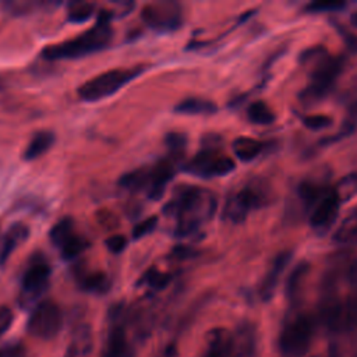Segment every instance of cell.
Returning <instances> with one entry per match:
<instances>
[{"label":"cell","instance_id":"cell-1","mask_svg":"<svg viewBox=\"0 0 357 357\" xmlns=\"http://www.w3.org/2000/svg\"><path fill=\"white\" fill-rule=\"evenodd\" d=\"M163 211L176 218V236L187 237L213 216L216 198L208 188L184 185L178 188Z\"/></svg>","mask_w":357,"mask_h":357},{"label":"cell","instance_id":"cell-19","mask_svg":"<svg viewBox=\"0 0 357 357\" xmlns=\"http://www.w3.org/2000/svg\"><path fill=\"white\" fill-rule=\"evenodd\" d=\"M233 152L241 162L254 160L264 149V144L251 137H238L233 141Z\"/></svg>","mask_w":357,"mask_h":357},{"label":"cell","instance_id":"cell-24","mask_svg":"<svg viewBox=\"0 0 357 357\" xmlns=\"http://www.w3.org/2000/svg\"><path fill=\"white\" fill-rule=\"evenodd\" d=\"M357 240V211L351 212L343 219L336 231L333 233V241L339 244H347Z\"/></svg>","mask_w":357,"mask_h":357},{"label":"cell","instance_id":"cell-20","mask_svg":"<svg viewBox=\"0 0 357 357\" xmlns=\"http://www.w3.org/2000/svg\"><path fill=\"white\" fill-rule=\"evenodd\" d=\"M128 343L123 326L114 325L107 336L105 357H127Z\"/></svg>","mask_w":357,"mask_h":357},{"label":"cell","instance_id":"cell-21","mask_svg":"<svg viewBox=\"0 0 357 357\" xmlns=\"http://www.w3.org/2000/svg\"><path fill=\"white\" fill-rule=\"evenodd\" d=\"M74 236V219L70 216L60 219L49 231V238L57 248H61Z\"/></svg>","mask_w":357,"mask_h":357},{"label":"cell","instance_id":"cell-40","mask_svg":"<svg viewBox=\"0 0 357 357\" xmlns=\"http://www.w3.org/2000/svg\"><path fill=\"white\" fill-rule=\"evenodd\" d=\"M172 254L176 259H188V258H192L197 255V251L194 248H191L190 245H177L172 250Z\"/></svg>","mask_w":357,"mask_h":357},{"label":"cell","instance_id":"cell-11","mask_svg":"<svg viewBox=\"0 0 357 357\" xmlns=\"http://www.w3.org/2000/svg\"><path fill=\"white\" fill-rule=\"evenodd\" d=\"M50 278V265L42 257L32 258L31 264L25 269L22 275L21 289L24 297L28 300H33L39 297L45 289L47 287Z\"/></svg>","mask_w":357,"mask_h":357},{"label":"cell","instance_id":"cell-5","mask_svg":"<svg viewBox=\"0 0 357 357\" xmlns=\"http://www.w3.org/2000/svg\"><path fill=\"white\" fill-rule=\"evenodd\" d=\"M61 326L63 312L60 307L52 300L38 303L26 322V331L32 336L43 340L53 339L60 332Z\"/></svg>","mask_w":357,"mask_h":357},{"label":"cell","instance_id":"cell-3","mask_svg":"<svg viewBox=\"0 0 357 357\" xmlns=\"http://www.w3.org/2000/svg\"><path fill=\"white\" fill-rule=\"evenodd\" d=\"M315 332V321L310 314H297L290 318L278 339V347L283 357H304L311 347Z\"/></svg>","mask_w":357,"mask_h":357},{"label":"cell","instance_id":"cell-35","mask_svg":"<svg viewBox=\"0 0 357 357\" xmlns=\"http://www.w3.org/2000/svg\"><path fill=\"white\" fill-rule=\"evenodd\" d=\"M303 124L312 131H318L329 127L332 124V119L325 114H310L303 117Z\"/></svg>","mask_w":357,"mask_h":357},{"label":"cell","instance_id":"cell-7","mask_svg":"<svg viewBox=\"0 0 357 357\" xmlns=\"http://www.w3.org/2000/svg\"><path fill=\"white\" fill-rule=\"evenodd\" d=\"M184 172L201 178H212L227 176L236 169V163L230 156L216 152L215 149H204L184 165Z\"/></svg>","mask_w":357,"mask_h":357},{"label":"cell","instance_id":"cell-41","mask_svg":"<svg viewBox=\"0 0 357 357\" xmlns=\"http://www.w3.org/2000/svg\"><path fill=\"white\" fill-rule=\"evenodd\" d=\"M24 356H25V351L21 344H13V346L0 349V357H24Z\"/></svg>","mask_w":357,"mask_h":357},{"label":"cell","instance_id":"cell-22","mask_svg":"<svg viewBox=\"0 0 357 357\" xmlns=\"http://www.w3.org/2000/svg\"><path fill=\"white\" fill-rule=\"evenodd\" d=\"M310 271V265L307 262H300L296 265V268L291 271V273L287 278L286 282V294L289 297V300H296L300 293H301V287L304 283V279L307 276Z\"/></svg>","mask_w":357,"mask_h":357},{"label":"cell","instance_id":"cell-10","mask_svg":"<svg viewBox=\"0 0 357 357\" xmlns=\"http://www.w3.org/2000/svg\"><path fill=\"white\" fill-rule=\"evenodd\" d=\"M319 321L329 332L343 331V301L336 294L335 279L325 278L319 301Z\"/></svg>","mask_w":357,"mask_h":357},{"label":"cell","instance_id":"cell-27","mask_svg":"<svg viewBox=\"0 0 357 357\" xmlns=\"http://www.w3.org/2000/svg\"><path fill=\"white\" fill-rule=\"evenodd\" d=\"M247 117L251 123L254 124H261V126H266L273 123L275 120V113L272 112V109L262 100H255L252 102L248 109H247Z\"/></svg>","mask_w":357,"mask_h":357},{"label":"cell","instance_id":"cell-6","mask_svg":"<svg viewBox=\"0 0 357 357\" xmlns=\"http://www.w3.org/2000/svg\"><path fill=\"white\" fill-rule=\"evenodd\" d=\"M343 60L325 54L321 57L311 74V84L303 92V100L315 102L328 95L332 89L336 77L342 71Z\"/></svg>","mask_w":357,"mask_h":357},{"label":"cell","instance_id":"cell-25","mask_svg":"<svg viewBox=\"0 0 357 357\" xmlns=\"http://www.w3.org/2000/svg\"><path fill=\"white\" fill-rule=\"evenodd\" d=\"M79 286L86 291L105 294L110 289V279L103 272H92L79 278Z\"/></svg>","mask_w":357,"mask_h":357},{"label":"cell","instance_id":"cell-39","mask_svg":"<svg viewBox=\"0 0 357 357\" xmlns=\"http://www.w3.org/2000/svg\"><path fill=\"white\" fill-rule=\"evenodd\" d=\"M106 247L109 248V251H112L113 254H120L126 245H127V238L123 234H114L110 236L109 238H106Z\"/></svg>","mask_w":357,"mask_h":357},{"label":"cell","instance_id":"cell-23","mask_svg":"<svg viewBox=\"0 0 357 357\" xmlns=\"http://www.w3.org/2000/svg\"><path fill=\"white\" fill-rule=\"evenodd\" d=\"M149 169L145 167H139V169H134L126 174H123L119 180V184L130 191H138L142 190L145 187H149Z\"/></svg>","mask_w":357,"mask_h":357},{"label":"cell","instance_id":"cell-45","mask_svg":"<svg viewBox=\"0 0 357 357\" xmlns=\"http://www.w3.org/2000/svg\"><path fill=\"white\" fill-rule=\"evenodd\" d=\"M354 357H357V354H356V356H354Z\"/></svg>","mask_w":357,"mask_h":357},{"label":"cell","instance_id":"cell-29","mask_svg":"<svg viewBox=\"0 0 357 357\" xmlns=\"http://www.w3.org/2000/svg\"><path fill=\"white\" fill-rule=\"evenodd\" d=\"M93 13H95V4L75 1L68 6L67 20L70 22H82V21L89 20Z\"/></svg>","mask_w":357,"mask_h":357},{"label":"cell","instance_id":"cell-16","mask_svg":"<svg viewBox=\"0 0 357 357\" xmlns=\"http://www.w3.org/2000/svg\"><path fill=\"white\" fill-rule=\"evenodd\" d=\"M29 236V229L26 225L17 222L4 233L0 240V266L4 265L8 257L15 251V248L24 243Z\"/></svg>","mask_w":357,"mask_h":357},{"label":"cell","instance_id":"cell-30","mask_svg":"<svg viewBox=\"0 0 357 357\" xmlns=\"http://www.w3.org/2000/svg\"><path fill=\"white\" fill-rule=\"evenodd\" d=\"M89 247V241L82 237V236H74L71 237L61 248H60V252H61V257L64 259H73L75 257H78L79 254H82L86 248Z\"/></svg>","mask_w":357,"mask_h":357},{"label":"cell","instance_id":"cell-33","mask_svg":"<svg viewBox=\"0 0 357 357\" xmlns=\"http://www.w3.org/2000/svg\"><path fill=\"white\" fill-rule=\"evenodd\" d=\"M144 282L151 286L155 290H160L163 287H166L172 279V276L169 273L165 272H159L158 269H149L145 276L142 278Z\"/></svg>","mask_w":357,"mask_h":357},{"label":"cell","instance_id":"cell-42","mask_svg":"<svg viewBox=\"0 0 357 357\" xmlns=\"http://www.w3.org/2000/svg\"><path fill=\"white\" fill-rule=\"evenodd\" d=\"M347 282L356 289L357 287V259H353L346 269Z\"/></svg>","mask_w":357,"mask_h":357},{"label":"cell","instance_id":"cell-38","mask_svg":"<svg viewBox=\"0 0 357 357\" xmlns=\"http://www.w3.org/2000/svg\"><path fill=\"white\" fill-rule=\"evenodd\" d=\"M165 142L173 152H177L178 149L185 148L187 137L183 132H169L165 138Z\"/></svg>","mask_w":357,"mask_h":357},{"label":"cell","instance_id":"cell-4","mask_svg":"<svg viewBox=\"0 0 357 357\" xmlns=\"http://www.w3.org/2000/svg\"><path fill=\"white\" fill-rule=\"evenodd\" d=\"M144 70L145 67L142 66H137L132 68L107 70L84 82L77 89V92L82 100H86V102L100 100L116 93L119 89H121L134 78H137L139 74H142Z\"/></svg>","mask_w":357,"mask_h":357},{"label":"cell","instance_id":"cell-43","mask_svg":"<svg viewBox=\"0 0 357 357\" xmlns=\"http://www.w3.org/2000/svg\"><path fill=\"white\" fill-rule=\"evenodd\" d=\"M350 22L353 26L357 28V11H354L351 15H350Z\"/></svg>","mask_w":357,"mask_h":357},{"label":"cell","instance_id":"cell-17","mask_svg":"<svg viewBox=\"0 0 357 357\" xmlns=\"http://www.w3.org/2000/svg\"><path fill=\"white\" fill-rule=\"evenodd\" d=\"M216 112L218 106L212 100L202 98H188L174 106V113L185 116H209Z\"/></svg>","mask_w":357,"mask_h":357},{"label":"cell","instance_id":"cell-12","mask_svg":"<svg viewBox=\"0 0 357 357\" xmlns=\"http://www.w3.org/2000/svg\"><path fill=\"white\" fill-rule=\"evenodd\" d=\"M340 208V199L337 194L329 191L315 204V208L310 216V225L314 229H328L336 219Z\"/></svg>","mask_w":357,"mask_h":357},{"label":"cell","instance_id":"cell-9","mask_svg":"<svg viewBox=\"0 0 357 357\" xmlns=\"http://www.w3.org/2000/svg\"><path fill=\"white\" fill-rule=\"evenodd\" d=\"M144 22L158 32H172L181 26L183 14L176 3L148 4L141 11Z\"/></svg>","mask_w":357,"mask_h":357},{"label":"cell","instance_id":"cell-13","mask_svg":"<svg viewBox=\"0 0 357 357\" xmlns=\"http://www.w3.org/2000/svg\"><path fill=\"white\" fill-rule=\"evenodd\" d=\"M291 257H293L291 250H286V251H282L278 255H275V258H273V261L259 286V296L264 301H268L273 297L276 286L279 283V278H280L283 269L289 265Z\"/></svg>","mask_w":357,"mask_h":357},{"label":"cell","instance_id":"cell-36","mask_svg":"<svg viewBox=\"0 0 357 357\" xmlns=\"http://www.w3.org/2000/svg\"><path fill=\"white\" fill-rule=\"evenodd\" d=\"M158 225V216H149L145 220L139 222L134 229H132V238L138 240L146 234H149L151 231L155 230Z\"/></svg>","mask_w":357,"mask_h":357},{"label":"cell","instance_id":"cell-34","mask_svg":"<svg viewBox=\"0 0 357 357\" xmlns=\"http://www.w3.org/2000/svg\"><path fill=\"white\" fill-rule=\"evenodd\" d=\"M335 192L337 194L340 201H346V199L351 198L357 192V174H350V176L344 177L339 183L337 190H335Z\"/></svg>","mask_w":357,"mask_h":357},{"label":"cell","instance_id":"cell-37","mask_svg":"<svg viewBox=\"0 0 357 357\" xmlns=\"http://www.w3.org/2000/svg\"><path fill=\"white\" fill-rule=\"evenodd\" d=\"M38 6H45V4L43 3H31V1H8V3H4V7H7V10L10 13L17 14V15L32 13V10Z\"/></svg>","mask_w":357,"mask_h":357},{"label":"cell","instance_id":"cell-31","mask_svg":"<svg viewBox=\"0 0 357 357\" xmlns=\"http://www.w3.org/2000/svg\"><path fill=\"white\" fill-rule=\"evenodd\" d=\"M298 195L307 204V206H311V205H315L324 197V191L321 185L310 181H304L298 187Z\"/></svg>","mask_w":357,"mask_h":357},{"label":"cell","instance_id":"cell-15","mask_svg":"<svg viewBox=\"0 0 357 357\" xmlns=\"http://www.w3.org/2000/svg\"><path fill=\"white\" fill-rule=\"evenodd\" d=\"M233 351V337L225 328H213L206 333L201 357H229Z\"/></svg>","mask_w":357,"mask_h":357},{"label":"cell","instance_id":"cell-46","mask_svg":"<svg viewBox=\"0 0 357 357\" xmlns=\"http://www.w3.org/2000/svg\"><path fill=\"white\" fill-rule=\"evenodd\" d=\"M315 357H317V356H315Z\"/></svg>","mask_w":357,"mask_h":357},{"label":"cell","instance_id":"cell-44","mask_svg":"<svg viewBox=\"0 0 357 357\" xmlns=\"http://www.w3.org/2000/svg\"><path fill=\"white\" fill-rule=\"evenodd\" d=\"M1 88H3V84H1V79H0V91H1Z\"/></svg>","mask_w":357,"mask_h":357},{"label":"cell","instance_id":"cell-26","mask_svg":"<svg viewBox=\"0 0 357 357\" xmlns=\"http://www.w3.org/2000/svg\"><path fill=\"white\" fill-rule=\"evenodd\" d=\"M91 331L88 329V326H82L78 328L70 349H68V357H86L91 351Z\"/></svg>","mask_w":357,"mask_h":357},{"label":"cell","instance_id":"cell-8","mask_svg":"<svg viewBox=\"0 0 357 357\" xmlns=\"http://www.w3.org/2000/svg\"><path fill=\"white\" fill-rule=\"evenodd\" d=\"M266 195L254 185L244 187L231 194L225 205V218L233 223H241L250 211L258 209L266 204Z\"/></svg>","mask_w":357,"mask_h":357},{"label":"cell","instance_id":"cell-14","mask_svg":"<svg viewBox=\"0 0 357 357\" xmlns=\"http://www.w3.org/2000/svg\"><path fill=\"white\" fill-rule=\"evenodd\" d=\"M176 173L174 162L172 160H160L152 169H149V187H148V197L153 201L162 198L166 184L173 178Z\"/></svg>","mask_w":357,"mask_h":357},{"label":"cell","instance_id":"cell-28","mask_svg":"<svg viewBox=\"0 0 357 357\" xmlns=\"http://www.w3.org/2000/svg\"><path fill=\"white\" fill-rule=\"evenodd\" d=\"M357 329V287L343 301V331Z\"/></svg>","mask_w":357,"mask_h":357},{"label":"cell","instance_id":"cell-2","mask_svg":"<svg viewBox=\"0 0 357 357\" xmlns=\"http://www.w3.org/2000/svg\"><path fill=\"white\" fill-rule=\"evenodd\" d=\"M112 17L113 13L106 10L100 11L96 24L92 28L73 39L45 47L42 50V56L46 60L78 59L106 49L113 36V29L109 24Z\"/></svg>","mask_w":357,"mask_h":357},{"label":"cell","instance_id":"cell-32","mask_svg":"<svg viewBox=\"0 0 357 357\" xmlns=\"http://www.w3.org/2000/svg\"><path fill=\"white\" fill-rule=\"evenodd\" d=\"M346 3L340 0H317L308 3L304 7L305 13H326V11H337L344 8Z\"/></svg>","mask_w":357,"mask_h":357},{"label":"cell","instance_id":"cell-18","mask_svg":"<svg viewBox=\"0 0 357 357\" xmlns=\"http://www.w3.org/2000/svg\"><path fill=\"white\" fill-rule=\"evenodd\" d=\"M54 142V134L50 131H38L26 145L22 158L25 160L38 159L40 155L47 152Z\"/></svg>","mask_w":357,"mask_h":357}]
</instances>
